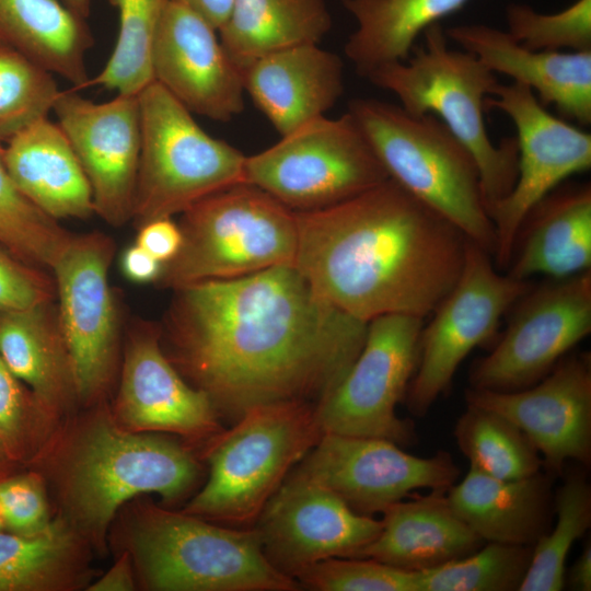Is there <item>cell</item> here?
Wrapping results in <instances>:
<instances>
[{
    "label": "cell",
    "instance_id": "6da1fadb",
    "mask_svg": "<svg viewBox=\"0 0 591 591\" xmlns=\"http://www.w3.org/2000/svg\"><path fill=\"white\" fill-rule=\"evenodd\" d=\"M174 292L165 328L177 362L234 420L263 404H318L367 336L368 323L322 298L292 265Z\"/></svg>",
    "mask_w": 591,
    "mask_h": 591
},
{
    "label": "cell",
    "instance_id": "7a4b0ae2",
    "mask_svg": "<svg viewBox=\"0 0 591 591\" xmlns=\"http://www.w3.org/2000/svg\"><path fill=\"white\" fill-rule=\"evenodd\" d=\"M296 217L293 266L322 298L366 323L385 314L425 318L462 271L464 234L391 178Z\"/></svg>",
    "mask_w": 591,
    "mask_h": 591
},
{
    "label": "cell",
    "instance_id": "3957f363",
    "mask_svg": "<svg viewBox=\"0 0 591 591\" xmlns=\"http://www.w3.org/2000/svg\"><path fill=\"white\" fill-rule=\"evenodd\" d=\"M424 46H414L405 61L374 69L367 79L392 92L413 115L437 116L474 158L487 207L503 198L518 175L515 137L494 143L487 132L485 101L498 83L477 57L451 49L440 23L424 31Z\"/></svg>",
    "mask_w": 591,
    "mask_h": 591
},
{
    "label": "cell",
    "instance_id": "277c9868",
    "mask_svg": "<svg viewBox=\"0 0 591 591\" xmlns=\"http://www.w3.org/2000/svg\"><path fill=\"white\" fill-rule=\"evenodd\" d=\"M389 178L438 212L491 256L496 236L474 158L434 115L355 99L348 105Z\"/></svg>",
    "mask_w": 591,
    "mask_h": 591
},
{
    "label": "cell",
    "instance_id": "5b68a950",
    "mask_svg": "<svg viewBox=\"0 0 591 591\" xmlns=\"http://www.w3.org/2000/svg\"><path fill=\"white\" fill-rule=\"evenodd\" d=\"M183 241L157 282L173 290L292 265L298 245L296 211L265 190L240 183L196 202L178 223Z\"/></svg>",
    "mask_w": 591,
    "mask_h": 591
},
{
    "label": "cell",
    "instance_id": "8992f818",
    "mask_svg": "<svg viewBox=\"0 0 591 591\" xmlns=\"http://www.w3.org/2000/svg\"><path fill=\"white\" fill-rule=\"evenodd\" d=\"M314 404H263L216 436L206 485L186 513L232 524L255 522L288 473L323 436Z\"/></svg>",
    "mask_w": 591,
    "mask_h": 591
},
{
    "label": "cell",
    "instance_id": "52a82bcc",
    "mask_svg": "<svg viewBox=\"0 0 591 591\" xmlns=\"http://www.w3.org/2000/svg\"><path fill=\"white\" fill-rule=\"evenodd\" d=\"M138 96L141 150L132 212L138 227L245 183L246 155L206 132L163 86L152 81Z\"/></svg>",
    "mask_w": 591,
    "mask_h": 591
},
{
    "label": "cell",
    "instance_id": "ba28073f",
    "mask_svg": "<svg viewBox=\"0 0 591 591\" xmlns=\"http://www.w3.org/2000/svg\"><path fill=\"white\" fill-rule=\"evenodd\" d=\"M148 584L162 591H294L298 581L266 558L255 529L210 524L189 513L150 511L135 533Z\"/></svg>",
    "mask_w": 591,
    "mask_h": 591
},
{
    "label": "cell",
    "instance_id": "9c48e42d",
    "mask_svg": "<svg viewBox=\"0 0 591 591\" xmlns=\"http://www.w3.org/2000/svg\"><path fill=\"white\" fill-rule=\"evenodd\" d=\"M244 175L296 212L334 206L389 178L349 112L314 119L246 157Z\"/></svg>",
    "mask_w": 591,
    "mask_h": 591
},
{
    "label": "cell",
    "instance_id": "30bf717a",
    "mask_svg": "<svg viewBox=\"0 0 591 591\" xmlns=\"http://www.w3.org/2000/svg\"><path fill=\"white\" fill-rule=\"evenodd\" d=\"M198 473L178 443L102 421L85 434L71 462L69 500L80 522L102 533L125 501L150 493L173 501L194 486Z\"/></svg>",
    "mask_w": 591,
    "mask_h": 591
},
{
    "label": "cell",
    "instance_id": "8fae6325",
    "mask_svg": "<svg viewBox=\"0 0 591 591\" xmlns=\"http://www.w3.org/2000/svg\"><path fill=\"white\" fill-rule=\"evenodd\" d=\"M491 255L466 239L457 281L422 327L416 371L406 392L409 412L426 415L450 387L462 361L496 334L502 316L533 286L499 269Z\"/></svg>",
    "mask_w": 591,
    "mask_h": 591
},
{
    "label": "cell",
    "instance_id": "7c38bea8",
    "mask_svg": "<svg viewBox=\"0 0 591 591\" xmlns=\"http://www.w3.org/2000/svg\"><path fill=\"white\" fill-rule=\"evenodd\" d=\"M424 318L385 314L371 320L364 344L340 383L318 404L324 433L414 442L410 420L396 415L416 371Z\"/></svg>",
    "mask_w": 591,
    "mask_h": 591
},
{
    "label": "cell",
    "instance_id": "4fadbf2b",
    "mask_svg": "<svg viewBox=\"0 0 591 591\" xmlns=\"http://www.w3.org/2000/svg\"><path fill=\"white\" fill-rule=\"evenodd\" d=\"M513 123L518 175L512 189L487 207L496 246L494 264L507 269L519 229L530 210L569 176L591 167V135L552 115L526 85L498 82L485 101Z\"/></svg>",
    "mask_w": 591,
    "mask_h": 591
},
{
    "label": "cell",
    "instance_id": "5bb4252c",
    "mask_svg": "<svg viewBox=\"0 0 591 591\" xmlns=\"http://www.w3.org/2000/svg\"><path fill=\"white\" fill-rule=\"evenodd\" d=\"M500 340L470 373L471 387H529L591 333V270L532 286L512 306Z\"/></svg>",
    "mask_w": 591,
    "mask_h": 591
},
{
    "label": "cell",
    "instance_id": "9a60e30c",
    "mask_svg": "<svg viewBox=\"0 0 591 591\" xmlns=\"http://www.w3.org/2000/svg\"><path fill=\"white\" fill-rule=\"evenodd\" d=\"M114 242L101 232L74 235L51 269L56 306L76 393L107 383L118 345L119 313L108 271Z\"/></svg>",
    "mask_w": 591,
    "mask_h": 591
},
{
    "label": "cell",
    "instance_id": "2e32d148",
    "mask_svg": "<svg viewBox=\"0 0 591 591\" xmlns=\"http://www.w3.org/2000/svg\"><path fill=\"white\" fill-rule=\"evenodd\" d=\"M255 522L266 558L293 579L322 560L358 557L382 526L381 520L355 512L335 493L296 467Z\"/></svg>",
    "mask_w": 591,
    "mask_h": 591
},
{
    "label": "cell",
    "instance_id": "e0dca14e",
    "mask_svg": "<svg viewBox=\"0 0 591 591\" xmlns=\"http://www.w3.org/2000/svg\"><path fill=\"white\" fill-rule=\"evenodd\" d=\"M399 447L383 438L323 433L297 470L369 517L416 490H448L457 480L460 468L450 453L420 457Z\"/></svg>",
    "mask_w": 591,
    "mask_h": 591
},
{
    "label": "cell",
    "instance_id": "ac0fdd59",
    "mask_svg": "<svg viewBox=\"0 0 591 591\" xmlns=\"http://www.w3.org/2000/svg\"><path fill=\"white\" fill-rule=\"evenodd\" d=\"M53 112L88 177L94 211L112 227L132 220L140 150L138 94L95 103L60 91Z\"/></svg>",
    "mask_w": 591,
    "mask_h": 591
},
{
    "label": "cell",
    "instance_id": "d6986e66",
    "mask_svg": "<svg viewBox=\"0 0 591 591\" xmlns=\"http://www.w3.org/2000/svg\"><path fill=\"white\" fill-rule=\"evenodd\" d=\"M465 402L513 422L535 447L549 474L568 461L591 463V360L587 352L565 356L537 383L518 391L470 387Z\"/></svg>",
    "mask_w": 591,
    "mask_h": 591
},
{
    "label": "cell",
    "instance_id": "ffe728a7",
    "mask_svg": "<svg viewBox=\"0 0 591 591\" xmlns=\"http://www.w3.org/2000/svg\"><path fill=\"white\" fill-rule=\"evenodd\" d=\"M218 31L188 7L169 0L153 42V81L192 114L229 121L244 109L242 70Z\"/></svg>",
    "mask_w": 591,
    "mask_h": 591
},
{
    "label": "cell",
    "instance_id": "44dd1931",
    "mask_svg": "<svg viewBox=\"0 0 591 591\" xmlns=\"http://www.w3.org/2000/svg\"><path fill=\"white\" fill-rule=\"evenodd\" d=\"M130 335L118 395V413L130 427L190 437L221 432L209 396L189 385L164 355L160 332L140 323Z\"/></svg>",
    "mask_w": 591,
    "mask_h": 591
},
{
    "label": "cell",
    "instance_id": "7402d4cb",
    "mask_svg": "<svg viewBox=\"0 0 591 591\" xmlns=\"http://www.w3.org/2000/svg\"><path fill=\"white\" fill-rule=\"evenodd\" d=\"M448 39L477 57L491 72L529 86L544 105H554L561 118L591 124V50H533L507 31L485 24L444 28Z\"/></svg>",
    "mask_w": 591,
    "mask_h": 591
},
{
    "label": "cell",
    "instance_id": "603a6c76",
    "mask_svg": "<svg viewBox=\"0 0 591 591\" xmlns=\"http://www.w3.org/2000/svg\"><path fill=\"white\" fill-rule=\"evenodd\" d=\"M245 93L280 137L325 116L344 93V61L318 44L265 55L242 70Z\"/></svg>",
    "mask_w": 591,
    "mask_h": 591
},
{
    "label": "cell",
    "instance_id": "cb8c5ba5",
    "mask_svg": "<svg viewBox=\"0 0 591 591\" xmlns=\"http://www.w3.org/2000/svg\"><path fill=\"white\" fill-rule=\"evenodd\" d=\"M409 498L382 512L380 533L356 558L418 572L462 558L485 544L453 511L447 490L414 493Z\"/></svg>",
    "mask_w": 591,
    "mask_h": 591
},
{
    "label": "cell",
    "instance_id": "d4e9b609",
    "mask_svg": "<svg viewBox=\"0 0 591 591\" xmlns=\"http://www.w3.org/2000/svg\"><path fill=\"white\" fill-rule=\"evenodd\" d=\"M507 274L565 278L591 270V186H557L523 220Z\"/></svg>",
    "mask_w": 591,
    "mask_h": 591
},
{
    "label": "cell",
    "instance_id": "484cf974",
    "mask_svg": "<svg viewBox=\"0 0 591 591\" xmlns=\"http://www.w3.org/2000/svg\"><path fill=\"white\" fill-rule=\"evenodd\" d=\"M2 161L16 188L53 219L95 215L88 177L61 127L42 118L5 143Z\"/></svg>",
    "mask_w": 591,
    "mask_h": 591
},
{
    "label": "cell",
    "instance_id": "4316f807",
    "mask_svg": "<svg viewBox=\"0 0 591 591\" xmlns=\"http://www.w3.org/2000/svg\"><path fill=\"white\" fill-rule=\"evenodd\" d=\"M447 498L485 543L533 546L549 530V474L501 479L470 465L464 478L447 490Z\"/></svg>",
    "mask_w": 591,
    "mask_h": 591
},
{
    "label": "cell",
    "instance_id": "83f0119b",
    "mask_svg": "<svg viewBox=\"0 0 591 591\" xmlns=\"http://www.w3.org/2000/svg\"><path fill=\"white\" fill-rule=\"evenodd\" d=\"M0 36L74 90L89 85L93 36L60 0H0Z\"/></svg>",
    "mask_w": 591,
    "mask_h": 591
},
{
    "label": "cell",
    "instance_id": "f1b7e54d",
    "mask_svg": "<svg viewBox=\"0 0 591 591\" xmlns=\"http://www.w3.org/2000/svg\"><path fill=\"white\" fill-rule=\"evenodd\" d=\"M0 355L39 403L58 405L76 393L56 300L0 311Z\"/></svg>",
    "mask_w": 591,
    "mask_h": 591
},
{
    "label": "cell",
    "instance_id": "f546056e",
    "mask_svg": "<svg viewBox=\"0 0 591 591\" xmlns=\"http://www.w3.org/2000/svg\"><path fill=\"white\" fill-rule=\"evenodd\" d=\"M332 25L325 0H233L218 33L231 60L243 70L270 53L318 44Z\"/></svg>",
    "mask_w": 591,
    "mask_h": 591
},
{
    "label": "cell",
    "instance_id": "4dcf8cb0",
    "mask_svg": "<svg viewBox=\"0 0 591 591\" xmlns=\"http://www.w3.org/2000/svg\"><path fill=\"white\" fill-rule=\"evenodd\" d=\"M357 28L345 44V55L357 73L405 61L417 37L429 26L461 10L470 0H340Z\"/></svg>",
    "mask_w": 591,
    "mask_h": 591
},
{
    "label": "cell",
    "instance_id": "1f68e13d",
    "mask_svg": "<svg viewBox=\"0 0 591 591\" xmlns=\"http://www.w3.org/2000/svg\"><path fill=\"white\" fill-rule=\"evenodd\" d=\"M453 434L470 465L493 477L525 478L540 473L543 466L541 454L526 436L493 410L466 404Z\"/></svg>",
    "mask_w": 591,
    "mask_h": 591
},
{
    "label": "cell",
    "instance_id": "d6a6232c",
    "mask_svg": "<svg viewBox=\"0 0 591 591\" xmlns=\"http://www.w3.org/2000/svg\"><path fill=\"white\" fill-rule=\"evenodd\" d=\"M556 523L532 546L528 571L518 591H560L573 543L591 525V486L579 467L569 472L554 497Z\"/></svg>",
    "mask_w": 591,
    "mask_h": 591
},
{
    "label": "cell",
    "instance_id": "836d02e7",
    "mask_svg": "<svg viewBox=\"0 0 591 591\" xmlns=\"http://www.w3.org/2000/svg\"><path fill=\"white\" fill-rule=\"evenodd\" d=\"M169 0H111L118 11L116 43L104 68L89 85L118 94H139L153 81L151 55L157 30Z\"/></svg>",
    "mask_w": 591,
    "mask_h": 591
},
{
    "label": "cell",
    "instance_id": "e575fe53",
    "mask_svg": "<svg viewBox=\"0 0 591 591\" xmlns=\"http://www.w3.org/2000/svg\"><path fill=\"white\" fill-rule=\"evenodd\" d=\"M73 236L16 188L0 147V244L24 264L51 273Z\"/></svg>",
    "mask_w": 591,
    "mask_h": 591
},
{
    "label": "cell",
    "instance_id": "d590c367",
    "mask_svg": "<svg viewBox=\"0 0 591 591\" xmlns=\"http://www.w3.org/2000/svg\"><path fill=\"white\" fill-rule=\"evenodd\" d=\"M532 546L486 542L477 551L418 571V591H518Z\"/></svg>",
    "mask_w": 591,
    "mask_h": 591
},
{
    "label": "cell",
    "instance_id": "8d00e7d4",
    "mask_svg": "<svg viewBox=\"0 0 591 591\" xmlns=\"http://www.w3.org/2000/svg\"><path fill=\"white\" fill-rule=\"evenodd\" d=\"M59 93L53 73L0 36V144L48 117Z\"/></svg>",
    "mask_w": 591,
    "mask_h": 591
},
{
    "label": "cell",
    "instance_id": "74e56055",
    "mask_svg": "<svg viewBox=\"0 0 591 591\" xmlns=\"http://www.w3.org/2000/svg\"><path fill=\"white\" fill-rule=\"evenodd\" d=\"M71 534L49 524L35 534L0 531V591H34L57 584L72 555Z\"/></svg>",
    "mask_w": 591,
    "mask_h": 591
},
{
    "label": "cell",
    "instance_id": "f35d334b",
    "mask_svg": "<svg viewBox=\"0 0 591 591\" xmlns=\"http://www.w3.org/2000/svg\"><path fill=\"white\" fill-rule=\"evenodd\" d=\"M508 33L533 50H591V0H576L556 13H541L525 3L506 7Z\"/></svg>",
    "mask_w": 591,
    "mask_h": 591
},
{
    "label": "cell",
    "instance_id": "ab89813d",
    "mask_svg": "<svg viewBox=\"0 0 591 591\" xmlns=\"http://www.w3.org/2000/svg\"><path fill=\"white\" fill-rule=\"evenodd\" d=\"M296 580L315 591H418V572L371 558H328L306 568Z\"/></svg>",
    "mask_w": 591,
    "mask_h": 591
},
{
    "label": "cell",
    "instance_id": "60d3db41",
    "mask_svg": "<svg viewBox=\"0 0 591 591\" xmlns=\"http://www.w3.org/2000/svg\"><path fill=\"white\" fill-rule=\"evenodd\" d=\"M53 300V274L24 264L0 244V311L23 310Z\"/></svg>",
    "mask_w": 591,
    "mask_h": 591
},
{
    "label": "cell",
    "instance_id": "b9f144b4",
    "mask_svg": "<svg viewBox=\"0 0 591 591\" xmlns=\"http://www.w3.org/2000/svg\"><path fill=\"white\" fill-rule=\"evenodd\" d=\"M0 511L4 525L14 533L35 534L50 524L43 491L31 476L11 477L0 483Z\"/></svg>",
    "mask_w": 591,
    "mask_h": 591
},
{
    "label": "cell",
    "instance_id": "7bdbcfd3",
    "mask_svg": "<svg viewBox=\"0 0 591 591\" xmlns=\"http://www.w3.org/2000/svg\"><path fill=\"white\" fill-rule=\"evenodd\" d=\"M28 403L21 382L0 355V442L9 457L19 455L26 434Z\"/></svg>",
    "mask_w": 591,
    "mask_h": 591
},
{
    "label": "cell",
    "instance_id": "ee69618b",
    "mask_svg": "<svg viewBox=\"0 0 591 591\" xmlns=\"http://www.w3.org/2000/svg\"><path fill=\"white\" fill-rule=\"evenodd\" d=\"M183 236L178 223L172 218H158L138 227L136 244L146 250L162 264L176 256Z\"/></svg>",
    "mask_w": 591,
    "mask_h": 591
},
{
    "label": "cell",
    "instance_id": "f6af8a7d",
    "mask_svg": "<svg viewBox=\"0 0 591 591\" xmlns=\"http://www.w3.org/2000/svg\"><path fill=\"white\" fill-rule=\"evenodd\" d=\"M163 264L138 244L127 247L120 257V268L127 279L137 283L157 281Z\"/></svg>",
    "mask_w": 591,
    "mask_h": 591
},
{
    "label": "cell",
    "instance_id": "bcb514c9",
    "mask_svg": "<svg viewBox=\"0 0 591 591\" xmlns=\"http://www.w3.org/2000/svg\"><path fill=\"white\" fill-rule=\"evenodd\" d=\"M134 589L128 554L123 555L103 577L89 588L91 591H130Z\"/></svg>",
    "mask_w": 591,
    "mask_h": 591
},
{
    "label": "cell",
    "instance_id": "7dc6e473",
    "mask_svg": "<svg viewBox=\"0 0 591 591\" xmlns=\"http://www.w3.org/2000/svg\"><path fill=\"white\" fill-rule=\"evenodd\" d=\"M184 4L202 16L217 31L230 15L233 0H171Z\"/></svg>",
    "mask_w": 591,
    "mask_h": 591
},
{
    "label": "cell",
    "instance_id": "c3c4849f",
    "mask_svg": "<svg viewBox=\"0 0 591 591\" xmlns=\"http://www.w3.org/2000/svg\"><path fill=\"white\" fill-rule=\"evenodd\" d=\"M566 582L573 591H590L591 590V542H586L582 552L571 565Z\"/></svg>",
    "mask_w": 591,
    "mask_h": 591
},
{
    "label": "cell",
    "instance_id": "681fc988",
    "mask_svg": "<svg viewBox=\"0 0 591 591\" xmlns=\"http://www.w3.org/2000/svg\"><path fill=\"white\" fill-rule=\"evenodd\" d=\"M68 9L73 13L85 19L90 15L91 12V1L92 0H60Z\"/></svg>",
    "mask_w": 591,
    "mask_h": 591
},
{
    "label": "cell",
    "instance_id": "f907efd6",
    "mask_svg": "<svg viewBox=\"0 0 591 591\" xmlns=\"http://www.w3.org/2000/svg\"><path fill=\"white\" fill-rule=\"evenodd\" d=\"M9 455L7 454L2 443L0 442V463L5 459L8 457Z\"/></svg>",
    "mask_w": 591,
    "mask_h": 591
},
{
    "label": "cell",
    "instance_id": "816d5d0a",
    "mask_svg": "<svg viewBox=\"0 0 591 591\" xmlns=\"http://www.w3.org/2000/svg\"><path fill=\"white\" fill-rule=\"evenodd\" d=\"M3 526H4V521L0 511V531L2 530Z\"/></svg>",
    "mask_w": 591,
    "mask_h": 591
}]
</instances>
